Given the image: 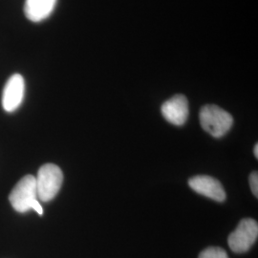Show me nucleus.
I'll return each instance as SVG.
<instances>
[{"mask_svg":"<svg viewBox=\"0 0 258 258\" xmlns=\"http://www.w3.org/2000/svg\"><path fill=\"white\" fill-rule=\"evenodd\" d=\"M253 153H254V156L255 158H258V145L256 144L255 146H254V148H253Z\"/></svg>","mask_w":258,"mask_h":258,"instance_id":"obj_11","label":"nucleus"},{"mask_svg":"<svg viewBox=\"0 0 258 258\" xmlns=\"http://www.w3.org/2000/svg\"><path fill=\"white\" fill-rule=\"evenodd\" d=\"M9 200L14 210L20 213L34 210L39 215H42L43 210L37 198L36 177L24 176L10 194Z\"/></svg>","mask_w":258,"mask_h":258,"instance_id":"obj_1","label":"nucleus"},{"mask_svg":"<svg viewBox=\"0 0 258 258\" xmlns=\"http://www.w3.org/2000/svg\"><path fill=\"white\" fill-rule=\"evenodd\" d=\"M199 258H229L225 249L219 247H210L204 249L199 254Z\"/></svg>","mask_w":258,"mask_h":258,"instance_id":"obj_9","label":"nucleus"},{"mask_svg":"<svg viewBox=\"0 0 258 258\" xmlns=\"http://www.w3.org/2000/svg\"><path fill=\"white\" fill-rule=\"evenodd\" d=\"M258 236L257 222L253 219H243L237 228L231 232L228 243L232 251L243 253L248 251L256 242Z\"/></svg>","mask_w":258,"mask_h":258,"instance_id":"obj_4","label":"nucleus"},{"mask_svg":"<svg viewBox=\"0 0 258 258\" xmlns=\"http://www.w3.org/2000/svg\"><path fill=\"white\" fill-rule=\"evenodd\" d=\"M249 184H250V188L253 195L255 197L258 196V174L256 171L252 172L249 176Z\"/></svg>","mask_w":258,"mask_h":258,"instance_id":"obj_10","label":"nucleus"},{"mask_svg":"<svg viewBox=\"0 0 258 258\" xmlns=\"http://www.w3.org/2000/svg\"><path fill=\"white\" fill-rule=\"evenodd\" d=\"M63 182L61 169L54 164L41 166L36 177L37 198L42 202L53 200L58 194Z\"/></svg>","mask_w":258,"mask_h":258,"instance_id":"obj_3","label":"nucleus"},{"mask_svg":"<svg viewBox=\"0 0 258 258\" xmlns=\"http://www.w3.org/2000/svg\"><path fill=\"white\" fill-rule=\"evenodd\" d=\"M56 3L57 0H25V17L32 22H41L53 14Z\"/></svg>","mask_w":258,"mask_h":258,"instance_id":"obj_8","label":"nucleus"},{"mask_svg":"<svg viewBox=\"0 0 258 258\" xmlns=\"http://www.w3.org/2000/svg\"><path fill=\"white\" fill-rule=\"evenodd\" d=\"M161 111L168 122L183 125L188 117V102L184 95H176L162 105Z\"/></svg>","mask_w":258,"mask_h":258,"instance_id":"obj_7","label":"nucleus"},{"mask_svg":"<svg viewBox=\"0 0 258 258\" xmlns=\"http://www.w3.org/2000/svg\"><path fill=\"white\" fill-rule=\"evenodd\" d=\"M199 118L204 130L215 138H220L227 134L233 123V119L229 112L213 104L202 107Z\"/></svg>","mask_w":258,"mask_h":258,"instance_id":"obj_2","label":"nucleus"},{"mask_svg":"<svg viewBox=\"0 0 258 258\" xmlns=\"http://www.w3.org/2000/svg\"><path fill=\"white\" fill-rule=\"evenodd\" d=\"M188 184L197 194L214 201L224 202L226 200V192L221 183L211 176H195L189 179Z\"/></svg>","mask_w":258,"mask_h":258,"instance_id":"obj_6","label":"nucleus"},{"mask_svg":"<svg viewBox=\"0 0 258 258\" xmlns=\"http://www.w3.org/2000/svg\"><path fill=\"white\" fill-rule=\"evenodd\" d=\"M25 81L20 74L10 77L5 84L2 94V106L6 112L12 113L17 110L24 99Z\"/></svg>","mask_w":258,"mask_h":258,"instance_id":"obj_5","label":"nucleus"}]
</instances>
